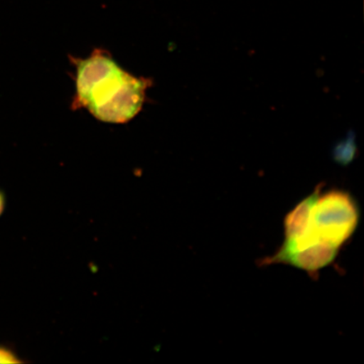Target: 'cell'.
<instances>
[{"mask_svg": "<svg viewBox=\"0 0 364 364\" xmlns=\"http://www.w3.org/2000/svg\"><path fill=\"white\" fill-rule=\"evenodd\" d=\"M359 208L352 196L339 190L321 195L314 202L307 230L294 240L300 247L325 244L340 250L358 225Z\"/></svg>", "mask_w": 364, "mask_h": 364, "instance_id": "1", "label": "cell"}, {"mask_svg": "<svg viewBox=\"0 0 364 364\" xmlns=\"http://www.w3.org/2000/svg\"><path fill=\"white\" fill-rule=\"evenodd\" d=\"M320 189L304 199L286 215L284 222L285 240H295L306 231L311 211Z\"/></svg>", "mask_w": 364, "mask_h": 364, "instance_id": "3", "label": "cell"}, {"mask_svg": "<svg viewBox=\"0 0 364 364\" xmlns=\"http://www.w3.org/2000/svg\"><path fill=\"white\" fill-rule=\"evenodd\" d=\"M129 75L108 54L95 51L77 62L75 107L92 114L121 90Z\"/></svg>", "mask_w": 364, "mask_h": 364, "instance_id": "2", "label": "cell"}, {"mask_svg": "<svg viewBox=\"0 0 364 364\" xmlns=\"http://www.w3.org/2000/svg\"><path fill=\"white\" fill-rule=\"evenodd\" d=\"M21 362L11 350L0 346V363H20Z\"/></svg>", "mask_w": 364, "mask_h": 364, "instance_id": "4", "label": "cell"}, {"mask_svg": "<svg viewBox=\"0 0 364 364\" xmlns=\"http://www.w3.org/2000/svg\"><path fill=\"white\" fill-rule=\"evenodd\" d=\"M6 196H4V193L2 192L1 190H0V216H1L3 215L4 208H6Z\"/></svg>", "mask_w": 364, "mask_h": 364, "instance_id": "5", "label": "cell"}]
</instances>
